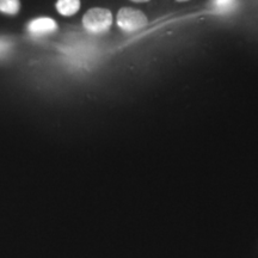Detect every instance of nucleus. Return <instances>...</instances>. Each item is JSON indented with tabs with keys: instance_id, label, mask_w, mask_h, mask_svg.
<instances>
[{
	"instance_id": "nucleus-1",
	"label": "nucleus",
	"mask_w": 258,
	"mask_h": 258,
	"mask_svg": "<svg viewBox=\"0 0 258 258\" xmlns=\"http://www.w3.org/2000/svg\"><path fill=\"white\" fill-rule=\"evenodd\" d=\"M83 24L84 28L91 34H103L110 29L112 24V15L106 9H91L84 16Z\"/></svg>"
},
{
	"instance_id": "nucleus-2",
	"label": "nucleus",
	"mask_w": 258,
	"mask_h": 258,
	"mask_svg": "<svg viewBox=\"0 0 258 258\" xmlns=\"http://www.w3.org/2000/svg\"><path fill=\"white\" fill-rule=\"evenodd\" d=\"M117 25L125 32H135L146 27L147 18L139 10L123 8L117 14Z\"/></svg>"
},
{
	"instance_id": "nucleus-3",
	"label": "nucleus",
	"mask_w": 258,
	"mask_h": 258,
	"mask_svg": "<svg viewBox=\"0 0 258 258\" xmlns=\"http://www.w3.org/2000/svg\"><path fill=\"white\" fill-rule=\"evenodd\" d=\"M57 29V24L54 19L48 17H41L31 21L28 25V30L34 36H43L51 34Z\"/></svg>"
},
{
	"instance_id": "nucleus-4",
	"label": "nucleus",
	"mask_w": 258,
	"mask_h": 258,
	"mask_svg": "<svg viewBox=\"0 0 258 258\" xmlns=\"http://www.w3.org/2000/svg\"><path fill=\"white\" fill-rule=\"evenodd\" d=\"M56 9L60 15L66 16V17L73 16L79 11L80 0H57Z\"/></svg>"
},
{
	"instance_id": "nucleus-5",
	"label": "nucleus",
	"mask_w": 258,
	"mask_h": 258,
	"mask_svg": "<svg viewBox=\"0 0 258 258\" xmlns=\"http://www.w3.org/2000/svg\"><path fill=\"white\" fill-rule=\"evenodd\" d=\"M237 5V0H213L211 9L215 14H227Z\"/></svg>"
},
{
	"instance_id": "nucleus-6",
	"label": "nucleus",
	"mask_w": 258,
	"mask_h": 258,
	"mask_svg": "<svg viewBox=\"0 0 258 258\" xmlns=\"http://www.w3.org/2000/svg\"><path fill=\"white\" fill-rule=\"evenodd\" d=\"M21 9L19 0H0V12L6 15L18 14Z\"/></svg>"
},
{
	"instance_id": "nucleus-7",
	"label": "nucleus",
	"mask_w": 258,
	"mask_h": 258,
	"mask_svg": "<svg viewBox=\"0 0 258 258\" xmlns=\"http://www.w3.org/2000/svg\"><path fill=\"white\" fill-rule=\"evenodd\" d=\"M11 49V42L8 38L0 37V57L6 55Z\"/></svg>"
},
{
	"instance_id": "nucleus-8",
	"label": "nucleus",
	"mask_w": 258,
	"mask_h": 258,
	"mask_svg": "<svg viewBox=\"0 0 258 258\" xmlns=\"http://www.w3.org/2000/svg\"><path fill=\"white\" fill-rule=\"evenodd\" d=\"M132 2H135V3H147V2H150V0H132Z\"/></svg>"
},
{
	"instance_id": "nucleus-9",
	"label": "nucleus",
	"mask_w": 258,
	"mask_h": 258,
	"mask_svg": "<svg viewBox=\"0 0 258 258\" xmlns=\"http://www.w3.org/2000/svg\"><path fill=\"white\" fill-rule=\"evenodd\" d=\"M177 2H179V3H182V2H188V0H177Z\"/></svg>"
}]
</instances>
